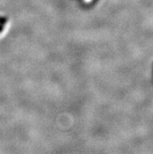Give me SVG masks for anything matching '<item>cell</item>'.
<instances>
[{
	"mask_svg": "<svg viewBox=\"0 0 153 154\" xmlns=\"http://www.w3.org/2000/svg\"><path fill=\"white\" fill-rule=\"evenodd\" d=\"M4 25H5V24H2V23H0V33H1V32H2V31H3V29H4Z\"/></svg>",
	"mask_w": 153,
	"mask_h": 154,
	"instance_id": "1",
	"label": "cell"
}]
</instances>
